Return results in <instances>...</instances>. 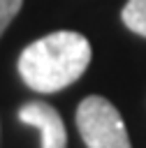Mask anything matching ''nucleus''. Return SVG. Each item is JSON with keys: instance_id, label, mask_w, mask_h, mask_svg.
Segmentation results:
<instances>
[{"instance_id": "1", "label": "nucleus", "mask_w": 146, "mask_h": 148, "mask_svg": "<svg viewBox=\"0 0 146 148\" xmlns=\"http://www.w3.org/2000/svg\"><path fill=\"white\" fill-rule=\"evenodd\" d=\"M90 62V44L74 30H56L19 56V74L37 92H58L72 86Z\"/></svg>"}, {"instance_id": "2", "label": "nucleus", "mask_w": 146, "mask_h": 148, "mask_svg": "<svg viewBox=\"0 0 146 148\" xmlns=\"http://www.w3.org/2000/svg\"><path fill=\"white\" fill-rule=\"evenodd\" d=\"M76 127L88 148H130V136L118 109L100 95H90L79 104Z\"/></svg>"}, {"instance_id": "3", "label": "nucleus", "mask_w": 146, "mask_h": 148, "mask_svg": "<svg viewBox=\"0 0 146 148\" xmlns=\"http://www.w3.org/2000/svg\"><path fill=\"white\" fill-rule=\"evenodd\" d=\"M19 120L35 127L42 139V148H67V132L60 113L44 102H28L19 109Z\"/></svg>"}, {"instance_id": "4", "label": "nucleus", "mask_w": 146, "mask_h": 148, "mask_svg": "<svg viewBox=\"0 0 146 148\" xmlns=\"http://www.w3.org/2000/svg\"><path fill=\"white\" fill-rule=\"evenodd\" d=\"M121 16H123V23L132 32L146 37V0H127Z\"/></svg>"}, {"instance_id": "5", "label": "nucleus", "mask_w": 146, "mask_h": 148, "mask_svg": "<svg viewBox=\"0 0 146 148\" xmlns=\"http://www.w3.org/2000/svg\"><path fill=\"white\" fill-rule=\"evenodd\" d=\"M21 5H23V0H0V35L12 23V18L19 14Z\"/></svg>"}]
</instances>
